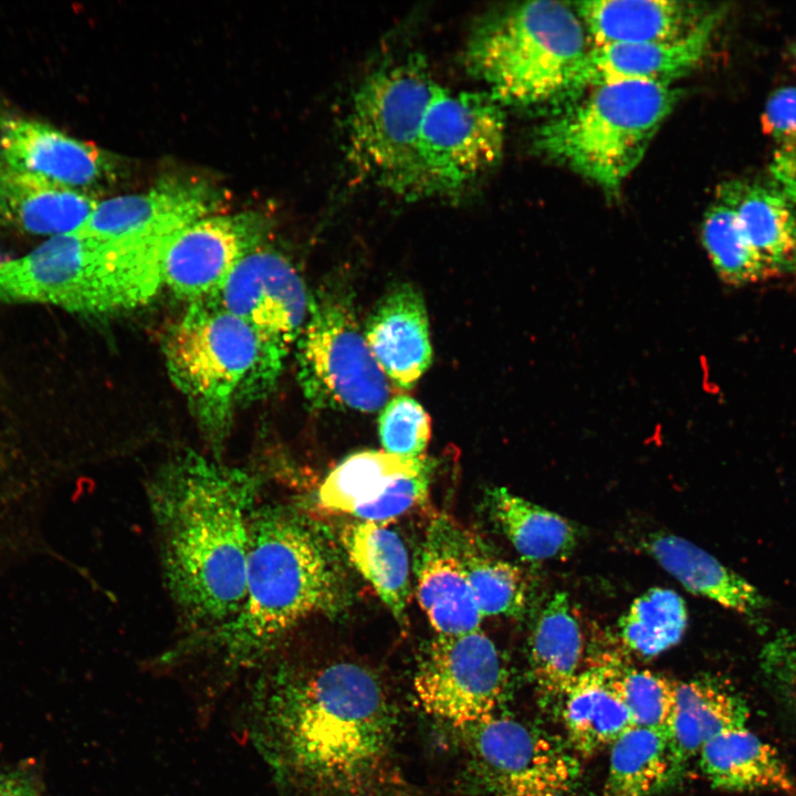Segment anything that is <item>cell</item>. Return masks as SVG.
<instances>
[{
	"instance_id": "22",
	"label": "cell",
	"mask_w": 796,
	"mask_h": 796,
	"mask_svg": "<svg viewBox=\"0 0 796 796\" xmlns=\"http://www.w3.org/2000/svg\"><path fill=\"white\" fill-rule=\"evenodd\" d=\"M699 754L701 771L718 789L796 796V778L778 752L746 726L718 734Z\"/></svg>"
},
{
	"instance_id": "39",
	"label": "cell",
	"mask_w": 796,
	"mask_h": 796,
	"mask_svg": "<svg viewBox=\"0 0 796 796\" xmlns=\"http://www.w3.org/2000/svg\"><path fill=\"white\" fill-rule=\"evenodd\" d=\"M0 796H44V789L27 769H0Z\"/></svg>"
},
{
	"instance_id": "31",
	"label": "cell",
	"mask_w": 796,
	"mask_h": 796,
	"mask_svg": "<svg viewBox=\"0 0 796 796\" xmlns=\"http://www.w3.org/2000/svg\"><path fill=\"white\" fill-rule=\"evenodd\" d=\"M457 543L469 585L482 616L522 615L528 597L523 572L492 555L474 535L458 525Z\"/></svg>"
},
{
	"instance_id": "15",
	"label": "cell",
	"mask_w": 796,
	"mask_h": 796,
	"mask_svg": "<svg viewBox=\"0 0 796 796\" xmlns=\"http://www.w3.org/2000/svg\"><path fill=\"white\" fill-rule=\"evenodd\" d=\"M0 161L17 170L87 191L114 176V161L95 145L48 124L10 116L0 121Z\"/></svg>"
},
{
	"instance_id": "28",
	"label": "cell",
	"mask_w": 796,
	"mask_h": 796,
	"mask_svg": "<svg viewBox=\"0 0 796 796\" xmlns=\"http://www.w3.org/2000/svg\"><path fill=\"white\" fill-rule=\"evenodd\" d=\"M342 543L349 561L399 622L410 596L409 557L400 536L383 524L347 525Z\"/></svg>"
},
{
	"instance_id": "14",
	"label": "cell",
	"mask_w": 796,
	"mask_h": 796,
	"mask_svg": "<svg viewBox=\"0 0 796 796\" xmlns=\"http://www.w3.org/2000/svg\"><path fill=\"white\" fill-rule=\"evenodd\" d=\"M221 192L195 178L169 177L146 192L114 197L97 203L76 233L125 243H159L211 216Z\"/></svg>"
},
{
	"instance_id": "23",
	"label": "cell",
	"mask_w": 796,
	"mask_h": 796,
	"mask_svg": "<svg viewBox=\"0 0 796 796\" xmlns=\"http://www.w3.org/2000/svg\"><path fill=\"white\" fill-rule=\"evenodd\" d=\"M721 190L734 206L746 239L772 275L796 269V202L771 181H732Z\"/></svg>"
},
{
	"instance_id": "29",
	"label": "cell",
	"mask_w": 796,
	"mask_h": 796,
	"mask_svg": "<svg viewBox=\"0 0 796 796\" xmlns=\"http://www.w3.org/2000/svg\"><path fill=\"white\" fill-rule=\"evenodd\" d=\"M488 502L492 517L524 561L565 559L574 552L578 532L562 515L505 488L490 490Z\"/></svg>"
},
{
	"instance_id": "3",
	"label": "cell",
	"mask_w": 796,
	"mask_h": 796,
	"mask_svg": "<svg viewBox=\"0 0 796 796\" xmlns=\"http://www.w3.org/2000/svg\"><path fill=\"white\" fill-rule=\"evenodd\" d=\"M336 568L318 536L282 507L253 512L245 594L221 625L187 636L168 656L205 654L227 677L256 668L282 638L307 617L335 610Z\"/></svg>"
},
{
	"instance_id": "17",
	"label": "cell",
	"mask_w": 796,
	"mask_h": 796,
	"mask_svg": "<svg viewBox=\"0 0 796 796\" xmlns=\"http://www.w3.org/2000/svg\"><path fill=\"white\" fill-rule=\"evenodd\" d=\"M417 597L438 636L480 630V612L457 543V524L440 517L430 524L417 570Z\"/></svg>"
},
{
	"instance_id": "10",
	"label": "cell",
	"mask_w": 796,
	"mask_h": 796,
	"mask_svg": "<svg viewBox=\"0 0 796 796\" xmlns=\"http://www.w3.org/2000/svg\"><path fill=\"white\" fill-rule=\"evenodd\" d=\"M462 732L471 766L489 796L576 795L579 763L545 731L495 714Z\"/></svg>"
},
{
	"instance_id": "25",
	"label": "cell",
	"mask_w": 796,
	"mask_h": 796,
	"mask_svg": "<svg viewBox=\"0 0 796 796\" xmlns=\"http://www.w3.org/2000/svg\"><path fill=\"white\" fill-rule=\"evenodd\" d=\"M563 721L570 748L582 756L610 746L633 726L607 661L577 674L563 698Z\"/></svg>"
},
{
	"instance_id": "34",
	"label": "cell",
	"mask_w": 796,
	"mask_h": 796,
	"mask_svg": "<svg viewBox=\"0 0 796 796\" xmlns=\"http://www.w3.org/2000/svg\"><path fill=\"white\" fill-rule=\"evenodd\" d=\"M612 685L633 726L667 729L677 702L678 682L647 669L607 661Z\"/></svg>"
},
{
	"instance_id": "9",
	"label": "cell",
	"mask_w": 796,
	"mask_h": 796,
	"mask_svg": "<svg viewBox=\"0 0 796 796\" xmlns=\"http://www.w3.org/2000/svg\"><path fill=\"white\" fill-rule=\"evenodd\" d=\"M503 106L488 92L439 84L422 117L407 199L453 197L501 159Z\"/></svg>"
},
{
	"instance_id": "40",
	"label": "cell",
	"mask_w": 796,
	"mask_h": 796,
	"mask_svg": "<svg viewBox=\"0 0 796 796\" xmlns=\"http://www.w3.org/2000/svg\"><path fill=\"white\" fill-rule=\"evenodd\" d=\"M795 55H796V50H795Z\"/></svg>"
},
{
	"instance_id": "18",
	"label": "cell",
	"mask_w": 796,
	"mask_h": 796,
	"mask_svg": "<svg viewBox=\"0 0 796 796\" xmlns=\"http://www.w3.org/2000/svg\"><path fill=\"white\" fill-rule=\"evenodd\" d=\"M364 336L384 374L401 388L412 387L431 364L425 301L410 284L396 286L378 302Z\"/></svg>"
},
{
	"instance_id": "13",
	"label": "cell",
	"mask_w": 796,
	"mask_h": 796,
	"mask_svg": "<svg viewBox=\"0 0 796 796\" xmlns=\"http://www.w3.org/2000/svg\"><path fill=\"white\" fill-rule=\"evenodd\" d=\"M266 223L256 212L211 214L192 222L165 243L163 283L190 304L208 300L237 264L260 247Z\"/></svg>"
},
{
	"instance_id": "36",
	"label": "cell",
	"mask_w": 796,
	"mask_h": 796,
	"mask_svg": "<svg viewBox=\"0 0 796 796\" xmlns=\"http://www.w3.org/2000/svg\"><path fill=\"white\" fill-rule=\"evenodd\" d=\"M760 668L773 696L796 719V629H783L761 650Z\"/></svg>"
},
{
	"instance_id": "32",
	"label": "cell",
	"mask_w": 796,
	"mask_h": 796,
	"mask_svg": "<svg viewBox=\"0 0 796 796\" xmlns=\"http://www.w3.org/2000/svg\"><path fill=\"white\" fill-rule=\"evenodd\" d=\"M688 625L683 598L668 588L637 597L619 620L624 645L641 657H654L679 643Z\"/></svg>"
},
{
	"instance_id": "19",
	"label": "cell",
	"mask_w": 796,
	"mask_h": 796,
	"mask_svg": "<svg viewBox=\"0 0 796 796\" xmlns=\"http://www.w3.org/2000/svg\"><path fill=\"white\" fill-rule=\"evenodd\" d=\"M642 548L690 593L737 612L761 633L767 630L768 599L701 547L660 532L648 535Z\"/></svg>"
},
{
	"instance_id": "24",
	"label": "cell",
	"mask_w": 796,
	"mask_h": 796,
	"mask_svg": "<svg viewBox=\"0 0 796 796\" xmlns=\"http://www.w3.org/2000/svg\"><path fill=\"white\" fill-rule=\"evenodd\" d=\"M748 714L745 700L731 684L706 675L678 682L674 712L666 730L684 764L718 734L744 727Z\"/></svg>"
},
{
	"instance_id": "1",
	"label": "cell",
	"mask_w": 796,
	"mask_h": 796,
	"mask_svg": "<svg viewBox=\"0 0 796 796\" xmlns=\"http://www.w3.org/2000/svg\"><path fill=\"white\" fill-rule=\"evenodd\" d=\"M249 713L252 742L282 785L375 796L394 782L395 710L363 666L270 671L255 683Z\"/></svg>"
},
{
	"instance_id": "33",
	"label": "cell",
	"mask_w": 796,
	"mask_h": 796,
	"mask_svg": "<svg viewBox=\"0 0 796 796\" xmlns=\"http://www.w3.org/2000/svg\"><path fill=\"white\" fill-rule=\"evenodd\" d=\"M701 240L716 273L726 283L740 285L772 276L751 247L734 206L722 190L703 217Z\"/></svg>"
},
{
	"instance_id": "7",
	"label": "cell",
	"mask_w": 796,
	"mask_h": 796,
	"mask_svg": "<svg viewBox=\"0 0 796 796\" xmlns=\"http://www.w3.org/2000/svg\"><path fill=\"white\" fill-rule=\"evenodd\" d=\"M438 85L425 61L411 55L369 73L354 94L349 159L364 177L406 199L420 124Z\"/></svg>"
},
{
	"instance_id": "26",
	"label": "cell",
	"mask_w": 796,
	"mask_h": 796,
	"mask_svg": "<svg viewBox=\"0 0 796 796\" xmlns=\"http://www.w3.org/2000/svg\"><path fill=\"white\" fill-rule=\"evenodd\" d=\"M530 669L542 696L562 700L580 672L583 632L569 596L556 591L541 609L530 636Z\"/></svg>"
},
{
	"instance_id": "6",
	"label": "cell",
	"mask_w": 796,
	"mask_h": 796,
	"mask_svg": "<svg viewBox=\"0 0 796 796\" xmlns=\"http://www.w3.org/2000/svg\"><path fill=\"white\" fill-rule=\"evenodd\" d=\"M679 98L672 84H603L541 125L534 145L606 193L617 195Z\"/></svg>"
},
{
	"instance_id": "11",
	"label": "cell",
	"mask_w": 796,
	"mask_h": 796,
	"mask_svg": "<svg viewBox=\"0 0 796 796\" xmlns=\"http://www.w3.org/2000/svg\"><path fill=\"white\" fill-rule=\"evenodd\" d=\"M506 680L496 646L476 630L437 636L418 667L413 690L428 714L462 731L496 714Z\"/></svg>"
},
{
	"instance_id": "35",
	"label": "cell",
	"mask_w": 796,
	"mask_h": 796,
	"mask_svg": "<svg viewBox=\"0 0 796 796\" xmlns=\"http://www.w3.org/2000/svg\"><path fill=\"white\" fill-rule=\"evenodd\" d=\"M378 430L384 451L406 458L425 457L431 432L430 418L411 397L389 400L380 412Z\"/></svg>"
},
{
	"instance_id": "4",
	"label": "cell",
	"mask_w": 796,
	"mask_h": 796,
	"mask_svg": "<svg viewBox=\"0 0 796 796\" xmlns=\"http://www.w3.org/2000/svg\"><path fill=\"white\" fill-rule=\"evenodd\" d=\"M168 374L219 455L239 407L275 386L287 350L211 301L189 305L164 343Z\"/></svg>"
},
{
	"instance_id": "8",
	"label": "cell",
	"mask_w": 796,
	"mask_h": 796,
	"mask_svg": "<svg viewBox=\"0 0 796 796\" xmlns=\"http://www.w3.org/2000/svg\"><path fill=\"white\" fill-rule=\"evenodd\" d=\"M296 360L303 395L314 408L375 412L388 402V378L366 343L345 283H327L311 296Z\"/></svg>"
},
{
	"instance_id": "20",
	"label": "cell",
	"mask_w": 796,
	"mask_h": 796,
	"mask_svg": "<svg viewBox=\"0 0 796 796\" xmlns=\"http://www.w3.org/2000/svg\"><path fill=\"white\" fill-rule=\"evenodd\" d=\"M574 7L590 46L677 39L711 12L699 3L674 0H590Z\"/></svg>"
},
{
	"instance_id": "37",
	"label": "cell",
	"mask_w": 796,
	"mask_h": 796,
	"mask_svg": "<svg viewBox=\"0 0 796 796\" xmlns=\"http://www.w3.org/2000/svg\"><path fill=\"white\" fill-rule=\"evenodd\" d=\"M431 467L421 472L399 478L376 500L357 507L352 514L365 522L385 525L421 502L428 492Z\"/></svg>"
},
{
	"instance_id": "27",
	"label": "cell",
	"mask_w": 796,
	"mask_h": 796,
	"mask_svg": "<svg viewBox=\"0 0 796 796\" xmlns=\"http://www.w3.org/2000/svg\"><path fill=\"white\" fill-rule=\"evenodd\" d=\"M610 746L601 796L657 795L683 767L666 729L632 726Z\"/></svg>"
},
{
	"instance_id": "12",
	"label": "cell",
	"mask_w": 796,
	"mask_h": 796,
	"mask_svg": "<svg viewBox=\"0 0 796 796\" xmlns=\"http://www.w3.org/2000/svg\"><path fill=\"white\" fill-rule=\"evenodd\" d=\"M208 301L241 318L262 339L289 352L302 334L311 296L283 254L258 247Z\"/></svg>"
},
{
	"instance_id": "2",
	"label": "cell",
	"mask_w": 796,
	"mask_h": 796,
	"mask_svg": "<svg viewBox=\"0 0 796 796\" xmlns=\"http://www.w3.org/2000/svg\"><path fill=\"white\" fill-rule=\"evenodd\" d=\"M259 489L256 474L196 451L149 480L163 576L188 636L227 621L243 601Z\"/></svg>"
},
{
	"instance_id": "5",
	"label": "cell",
	"mask_w": 796,
	"mask_h": 796,
	"mask_svg": "<svg viewBox=\"0 0 796 796\" xmlns=\"http://www.w3.org/2000/svg\"><path fill=\"white\" fill-rule=\"evenodd\" d=\"M589 49L575 7L528 1L483 18L469 36L464 57L470 73L502 106L526 107L570 96Z\"/></svg>"
},
{
	"instance_id": "38",
	"label": "cell",
	"mask_w": 796,
	"mask_h": 796,
	"mask_svg": "<svg viewBox=\"0 0 796 796\" xmlns=\"http://www.w3.org/2000/svg\"><path fill=\"white\" fill-rule=\"evenodd\" d=\"M762 126L778 146H796L795 87H782L769 96L762 115Z\"/></svg>"
},
{
	"instance_id": "16",
	"label": "cell",
	"mask_w": 796,
	"mask_h": 796,
	"mask_svg": "<svg viewBox=\"0 0 796 796\" xmlns=\"http://www.w3.org/2000/svg\"><path fill=\"white\" fill-rule=\"evenodd\" d=\"M720 20L718 11L689 33L672 40L590 46L576 73L570 96L624 81L672 84L703 62Z\"/></svg>"
},
{
	"instance_id": "30",
	"label": "cell",
	"mask_w": 796,
	"mask_h": 796,
	"mask_svg": "<svg viewBox=\"0 0 796 796\" xmlns=\"http://www.w3.org/2000/svg\"><path fill=\"white\" fill-rule=\"evenodd\" d=\"M430 464L426 457L406 458L381 451L354 453L335 467L318 489V502L326 510L352 514L376 500L399 478L413 475Z\"/></svg>"
},
{
	"instance_id": "21",
	"label": "cell",
	"mask_w": 796,
	"mask_h": 796,
	"mask_svg": "<svg viewBox=\"0 0 796 796\" xmlns=\"http://www.w3.org/2000/svg\"><path fill=\"white\" fill-rule=\"evenodd\" d=\"M96 198L0 161V224L55 237L78 229L96 208Z\"/></svg>"
}]
</instances>
